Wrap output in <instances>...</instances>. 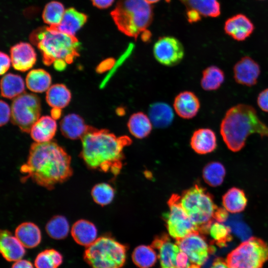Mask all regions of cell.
I'll return each mask as SVG.
<instances>
[{"label": "cell", "mask_w": 268, "mask_h": 268, "mask_svg": "<svg viewBox=\"0 0 268 268\" xmlns=\"http://www.w3.org/2000/svg\"><path fill=\"white\" fill-rule=\"evenodd\" d=\"M22 182L31 179L38 185L53 189L72 175L71 157L56 142H36L31 145L28 159L20 167Z\"/></svg>", "instance_id": "1"}, {"label": "cell", "mask_w": 268, "mask_h": 268, "mask_svg": "<svg viewBox=\"0 0 268 268\" xmlns=\"http://www.w3.org/2000/svg\"><path fill=\"white\" fill-rule=\"evenodd\" d=\"M81 140L80 156L88 168L115 176L119 174L124 149L132 143L129 136H117L108 130L91 127Z\"/></svg>", "instance_id": "2"}, {"label": "cell", "mask_w": 268, "mask_h": 268, "mask_svg": "<svg viewBox=\"0 0 268 268\" xmlns=\"http://www.w3.org/2000/svg\"><path fill=\"white\" fill-rule=\"evenodd\" d=\"M220 133L228 148L235 152L244 147L251 134L268 137V126L260 119L254 107L239 104L226 111L220 124Z\"/></svg>", "instance_id": "3"}, {"label": "cell", "mask_w": 268, "mask_h": 268, "mask_svg": "<svg viewBox=\"0 0 268 268\" xmlns=\"http://www.w3.org/2000/svg\"><path fill=\"white\" fill-rule=\"evenodd\" d=\"M31 42L40 51L46 66L54 64L58 70H64L79 56L80 43L75 36L48 27L39 28L30 35Z\"/></svg>", "instance_id": "4"}, {"label": "cell", "mask_w": 268, "mask_h": 268, "mask_svg": "<svg viewBox=\"0 0 268 268\" xmlns=\"http://www.w3.org/2000/svg\"><path fill=\"white\" fill-rule=\"evenodd\" d=\"M110 14L118 29L135 39L150 25L153 15L144 0H118Z\"/></svg>", "instance_id": "5"}, {"label": "cell", "mask_w": 268, "mask_h": 268, "mask_svg": "<svg viewBox=\"0 0 268 268\" xmlns=\"http://www.w3.org/2000/svg\"><path fill=\"white\" fill-rule=\"evenodd\" d=\"M180 202L198 230L202 234H208L218 208L213 196L205 188L196 184L180 196Z\"/></svg>", "instance_id": "6"}, {"label": "cell", "mask_w": 268, "mask_h": 268, "mask_svg": "<svg viewBox=\"0 0 268 268\" xmlns=\"http://www.w3.org/2000/svg\"><path fill=\"white\" fill-rule=\"evenodd\" d=\"M126 248L114 239L102 236L87 247L84 261L91 268H121L126 259Z\"/></svg>", "instance_id": "7"}, {"label": "cell", "mask_w": 268, "mask_h": 268, "mask_svg": "<svg viewBox=\"0 0 268 268\" xmlns=\"http://www.w3.org/2000/svg\"><path fill=\"white\" fill-rule=\"evenodd\" d=\"M268 261V244L251 237L242 242L227 256L229 268H262Z\"/></svg>", "instance_id": "8"}, {"label": "cell", "mask_w": 268, "mask_h": 268, "mask_svg": "<svg viewBox=\"0 0 268 268\" xmlns=\"http://www.w3.org/2000/svg\"><path fill=\"white\" fill-rule=\"evenodd\" d=\"M11 110L12 123L22 132L30 133L32 127L40 118V101L34 94L23 93L14 98Z\"/></svg>", "instance_id": "9"}, {"label": "cell", "mask_w": 268, "mask_h": 268, "mask_svg": "<svg viewBox=\"0 0 268 268\" xmlns=\"http://www.w3.org/2000/svg\"><path fill=\"white\" fill-rule=\"evenodd\" d=\"M169 211L163 214L169 235L176 240L199 231L180 202V196H171L168 201Z\"/></svg>", "instance_id": "10"}, {"label": "cell", "mask_w": 268, "mask_h": 268, "mask_svg": "<svg viewBox=\"0 0 268 268\" xmlns=\"http://www.w3.org/2000/svg\"><path fill=\"white\" fill-rule=\"evenodd\" d=\"M181 251L188 256L191 265L201 268L208 260L209 255L214 253L212 244H209L204 234L195 231L176 240Z\"/></svg>", "instance_id": "11"}, {"label": "cell", "mask_w": 268, "mask_h": 268, "mask_svg": "<svg viewBox=\"0 0 268 268\" xmlns=\"http://www.w3.org/2000/svg\"><path fill=\"white\" fill-rule=\"evenodd\" d=\"M153 53L160 64L168 67L178 64L184 56V49L181 42L172 36L160 37L154 43Z\"/></svg>", "instance_id": "12"}, {"label": "cell", "mask_w": 268, "mask_h": 268, "mask_svg": "<svg viewBox=\"0 0 268 268\" xmlns=\"http://www.w3.org/2000/svg\"><path fill=\"white\" fill-rule=\"evenodd\" d=\"M233 73L237 83L251 87L257 83L261 73L260 66L251 57L245 56L235 64Z\"/></svg>", "instance_id": "13"}, {"label": "cell", "mask_w": 268, "mask_h": 268, "mask_svg": "<svg viewBox=\"0 0 268 268\" xmlns=\"http://www.w3.org/2000/svg\"><path fill=\"white\" fill-rule=\"evenodd\" d=\"M151 246L159 250L161 268H177V257L181 251L178 245L172 242L166 235L154 239Z\"/></svg>", "instance_id": "14"}, {"label": "cell", "mask_w": 268, "mask_h": 268, "mask_svg": "<svg viewBox=\"0 0 268 268\" xmlns=\"http://www.w3.org/2000/svg\"><path fill=\"white\" fill-rule=\"evenodd\" d=\"M11 63L14 69L25 71L36 63V54L32 46L26 42H20L12 46L10 50Z\"/></svg>", "instance_id": "15"}, {"label": "cell", "mask_w": 268, "mask_h": 268, "mask_svg": "<svg viewBox=\"0 0 268 268\" xmlns=\"http://www.w3.org/2000/svg\"><path fill=\"white\" fill-rule=\"evenodd\" d=\"M224 29L225 33L234 40L243 41L252 33L254 26L246 15L238 14L227 19Z\"/></svg>", "instance_id": "16"}, {"label": "cell", "mask_w": 268, "mask_h": 268, "mask_svg": "<svg viewBox=\"0 0 268 268\" xmlns=\"http://www.w3.org/2000/svg\"><path fill=\"white\" fill-rule=\"evenodd\" d=\"M25 247L11 232L1 230L0 234V251L3 258L8 262L21 260L25 254Z\"/></svg>", "instance_id": "17"}, {"label": "cell", "mask_w": 268, "mask_h": 268, "mask_svg": "<svg viewBox=\"0 0 268 268\" xmlns=\"http://www.w3.org/2000/svg\"><path fill=\"white\" fill-rule=\"evenodd\" d=\"M173 106L179 116L183 119H190L198 114L200 108V102L194 93L185 91L176 96Z\"/></svg>", "instance_id": "18"}, {"label": "cell", "mask_w": 268, "mask_h": 268, "mask_svg": "<svg viewBox=\"0 0 268 268\" xmlns=\"http://www.w3.org/2000/svg\"><path fill=\"white\" fill-rule=\"evenodd\" d=\"M190 144L193 149L198 154L212 152L217 147L216 134L208 128L198 129L191 137Z\"/></svg>", "instance_id": "19"}, {"label": "cell", "mask_w": 268, "mask_h": 268, "mask_svg": "<svg viewBox=\"0 0 268 268\" xmlns=\"http://www.w3.org/2000/svg\"><path fill=\"white\" fill-rule=\"evenodd\" d=\"M90 127L85 124L80 116L75 114L67 115L60 123L63 135L70 139H81Z\"/></svg>", "instance_id": "20"}, {"label": "cell", "mask_w": 268, "mask_h": 268, "mask_svg": "<svg viewBox=\"0 0 268 268\" xmlns=\"http://www.w3.org/2000/svg\"><path fill=\"white\" fill-rule=\"evenodd\" d=\"M87 15L73 7L65 10L60 24L55 27H49L63 33L75 36L76 32L85 24Z\"/></svg>", "instance_id": "21"}, {"label": "cell", "mask_w": 268, "mask_h": 268, "mask_svg": "<svg viewBox=\"0 0 268 268\" xmlns=\"http://www.w3.org/2000/svg\"><path fill=\"white\" fill-rule=\"evenodd\" d=\"M71 234L76 243L87 247L97 239V230L90 221L79 219L73 224Z\"/></svg>", "instance_id": "22"}, {"label": "cell", "mask_w": 268, "mask_h": 268, "mask_svg": "<svg viewBox=\"0 0 268 268\" xmlns=\"http://www.w3.org/2000/svg\"><path fill=\"white\" fill-rule=\"evenodd\" d=\"M57 125L55 119L45 116L40 118L32 127L30 133L36 142L51 141L56 133Z\"/></svg>", "instance_id": "23"}, {"label": "cell", "mask_w": 268, "mask_h": 268, "mask_svg": "<svg viewBox=\"0 0 268 268\" xmlns=\"http://www.w3.org/2000/svg\"><path fill=\"white\" fill-rule=\"evenodd\" d=\"M15 236L25 248H33L41 241V232L37 225L30 222L19 224L15 229Z\"/></svg>", "instance_id": "24"}, {"label": "cell", "mask_w": 268, "mask_h": 268, "mask_svg": "<svg viewBox=\"0 0 268 268\" xmlns=\"http://www.w3.org/2000/svg\"><path fill=\"white\" fill-rule=\"evenodd\" d=\"M130 133L137 138H143L148 136L152 128V123L146 114L138 112L132 115L128 124Z\"/></svg>", "instance_id": "25"}, {"label": "cell", "mask_w": 268, "mask_h": 268, "mask_svg": "<svg viewBox=\"0 0 268 268\" xmlns=\"http://www.w3.org/2000/svg\"><path fill=\"white\" fill-rule=\"evenodd\" d=\"M223 207L229 212L236 213L242 212L247 204V199L243 190L233 187L222 196Z\"/></svg>", "instance_id": "26"}, {"label": "cell", "mask_w": 268, "mask_h": 268, "mask_svg": "<svg viewBox=\"0 0 268 268\" xmlns=\"http://www.w3.org/2000/svg\"><path fill=\"white\" fill-rule=\"evenodd\" d=\"M24 82L19 75L9 73L2 77L0 91L3 97L9 99L15 98L24 93Z\"/></svg>", "instance_id": "27"}, {"label": "cell", "mask_w": 268, "mask_h": 268, "mask_svg": "<svg viewBox=\"0 0 268 268\" xmlns=\"http://www.w3.org/2000/svg\"><path fill=\"white\" fill-rule=\"evenodd\" d=\"M149 117L152 125L158 128H164L172 123L174 114L171 108L164 103L152 104L149 109Z\"/></svg>", "instance_id": "28"}, {"label": "cell", "mask_w": 268, "mask_h": 268, "mask_svg": "<svg viewBox=\"0 0 268 268\" xmlns=\"http://www.w3.org/2000/svg\"><path fill=\"white\" fill-rule=\"evenodd\" d=\"M71 97V93L66 85L56 84L51 86L47 91L46 99L53 108L61 109L69 104Z\"/></svg>", "instance_id": "29"}, {"label": "cell", "mask_w": 268, "mask_h": 268, "mask_svg": "<svg viewBox=\"0 0 268 268\" xmlns=\"http://www.w3.org/2000/svg\"><path fill=\"white\" fill-rule=\"evenodd\" d=\"M26 85L31 91L42 93L50 87L52 78L50 74L43 69H34L28 72L26 77Z\"/></svg>", "instance_id": "30"}, {"label": "cell", "mask_w": 268, "mask_h": 268, "mask_svg": "<svg viewBox=\"0 0 268 268\" xmlns=\"http://www.w3.org/2000/svg\"><path fill=\"white\" fill-rule=\"evenodd\" d=\"M187 9H193L201 15L216 17L220 14V5L217 0H179Z\"/></svg>", "instance_id": "31"}, {"label": "cell", "mask_w": 268, "mask_h": 268, "mask_svg": "<svg viewBox=\"0 0 268 268\" xmlns=\"http://www.w3.org/2000/svg\"><path fill=\"white\" fill-rule=\"evenodd\" d=\"M224 79L223 71L217 66H211L203 70L201 85L205 91H214L221 86Z\"/></svg>", "instance_id": "32"}, {"label": "cell", "mask_w": 268, "mask_h": 268, "mask_svg": "<svg viewBox=\"0 0 268 268\" xmlns=\"http://www.w3.org/2000/svg\"><path fill=\"white\" fill-rule=\"evenodd\" d=\"M132 258L134 263L139 268H150L156 262L157 255L151 246L140 245L134 250Z\"/></svg>", "instance_id": "33"}, {"label": "cell", "mask_w": 268, "mask_h": 268, "mask_svg": "<svg viewBox=\"0 0 268 268\" xmlns=\"http://www.w3.org/2000/svg\"><path fill=\"white\" fill-rule=\"evenodd\" d=\"M225 174V169L221 163L212 162L208 163L204 167L202 177L208 185L216 187L222 183Z\"/></svg>", "instance_id": "34"}, {"label": "cell", "mask_w": 268, "mask_h": 268, "mask_svg": "<svg viewBox=\"0 0 268 268\" xmlns=\"http://www.w3.org/2000/svg\"><path fill=\"white\" fill-rule=\"evenodd\" d=\"M45 228L47 233L51 238L61 240L67 236L69 226L66 217L58 215L54 216L48 222Z\"/></svg>", "instance_id": "35"}, {"label": "cell", "mask_w": 268, "mask_h": 268, "mask_svg": "<svg viewBox=\"0 0 268 268\" xmlns=\"http://www.w3.org/2000/svg\"><path fill=\"white\" fill-rule=\"evenodd\" d=\"M63 262V256L57 250L46 249L38 254L34 261L36 268H58Z\"/></svg>", "instance_id": "36"}, {"label": "cell", "mask_w": 268, "mask_h": 268, "mask_svg": "<svg viewBox=\"0 0 268 268\" xmlns=\"http://www.w3.org/2000/svg\"><path fill=\"white\" fill-rule=\"evenodd\" d=\"M63 4L57 1H52L45 6L42 13L44 22L49 27H55L61 22L65 12Z\"/></svg>", "instance_id": "37"}, {"label": "cell", "mask_w": 268, "mask_h": 268, "mask_svg": "<svg viewBox=\"0 0 268 268\" xmlns=\"http://www.w3.org/2000/svg\"><path fill=\"white\" fill-rule=\"evenodd\" d=\"M208 233L212 239V244L220 247L226 246L232 240L229 227L215 220L211 224Z\"/></svg>", "instance_id": "38"}, {"label": "cell", "mask_w": 268, "mask_h": 268, "mask_svg": "<svg viewBox=\"0 0 268 268\" xmlns=\"http://www.w3.org/2000/svg\"><path fill=\"white\" fill-rule=\"evenodd\" d=\"M91 194L93 201L96 203L104 206L112 201L115 191L109 184L101 183L95 185L92 188Z\"/></svg>", "instance_id": "39"}, {"label": "cell", "mask_w": 268, "mask_h": 268, "mask_svg": "<svg viewBox=\"0 0 268 268\" xmlns=\"http://www.w3.org/2000/svg\"><path fill=\"white\" fill-rule=\"evenodd\" d=\"M0 126H2L6 124L10 119L11 116V110H10L8 105L2 100L0 102Z\"/></svg>", "instance_id": "40"}, {"label": "cell", "mask_w": 268, "mask_h": 268, "mask_svg": "<svg viewBox=\"0 0 268 268\" xmlns=\"http://www.w3.org/2000/svg\"><path fill=\"white\" fill-rule=\"evenodd\" d=\"M257 102L258 106L262 111L268 113V88L259 93Z\"/></svg>", "instance_id": "41"}, {"label": "cell", "mask_w": 268, "mask_h": 268, "mask_svg": "<svg viewBox=\"0 0 268 268\" xmlns=\"http://www.w3.org/2000/svg\"><path fill=\"white\" fill-rule=\"evenodd\" d=\"M177 268H190L191 263L187 254L180 251L177 257Z\"/></svg>", "instance_id": "42"}, {"label": "cell", "mask_w": 268, "mask_h": 268, "mask_svg": "<svg viewBox=\"0 0 268 268\" xmlns=\"http://www.w3.org/2000/svg\"><path fill=\"white\" fill-rule=\"evenodd\" d=\"M0 75L4 74L9 69L11 62V58L6 54L0 52Z\"/></svg>", "instance_id": "43"}, {"label": "cell", "mask_w": 268, "mask_h": 268, "mask_svg": "<svg viewBox=\"0 0 268 268\" xmlns=\"http://www.w3.org/2000/svg\"><path fill=\"white\" fill-rule=\"evenodd\" d=\"M228 216V211L224 207H218L215 212L214 219L215 221L223 223L227 220Z\"/></svg>", "instance_id": "44"}, {"label": "cell", "mask_w": 268, "mask_h": 268, "mask_svg": "<svg viewBox=\"0 0 268 268\" xmlns=\"http://www.w3.org/2000/svg\"><path fill=\"white\" fill-rule=\"evenodd\" d=\"M186 14L188 21L190 23L197 22L201 19L200 13L193 9H187Z\"/></svg>", "instance_id": "45"}, {"label": "cell", "mask_w": 268, "mask_h": 268, "mask_svg": "<svg viewBox=\"0 0 268 268\" xmlns=\"http://www.w3.org/2000/svg\"><path fill=\"white\" fill-rule=\"evenodd\" d=\"M115 0H91L94 6L100 9L107 8L110 6Z\"/></svg>", "instance_id": "46"}, {"label": "cell", "mask_w": 268, "mask_h": 268, "mask_svg": "<svg viewBox=\"0 0 268 268\" xmlns=\"http://www.w3.org/2000/svg\"><path fill=\"white\" fill-rule=\"evenodd\" d=\"M11 268H34L32 263L26 260H20L15 262Z\"/></svg>", "instance_id": "47"}, {"label": "cell", "mask_w": 268, "mask_h": 268, "mask_svg": "<svg viewBox=\"0 0 268 268\" xmlns=\"http://www.w3.org/2000/svg\"><path fill=\"white\" fill-rule=\"evenodd\" d=\"M210 268H229V267L223 259L217 258L215 259Z\"/></svg>", "instance_id": "48"}, {"label": "cell", "mask_w": 268, "mask_h": 268, "mask_svg": "<svg viewBox=\"0 0 268 268\" xmlns=\"http://www.w3.org/2000/svg\"><path fill=\"white\" fill-rule=\"evenodd\" d=\"M151 36V32L146 29L141 33V39L144 42H147L150 39Z\"/></svg>", "instance_id": "49"}, {"label": "cell", "mask_w": 268, "mask_h": 268, "mask_svg": "<svg viewBox=\"0 0 268 268\" xmlns=\"http://www.w3.org/2000/svg\"><path fill=\"white\" fill-rule=\"evenodd\" d=\"M61 109L59 108H53L51 111L52 117L54 119L59 118L61 114Z\"/></svg>", "instance_id": "50"}, {"label": "cell", "mask_w": 268, "mask_h": 268, "mask_svg": "<svg viewBox=\"0 0 268 268\" xmlns=\"http://www.w3.org/2000/svg\"><path fill=\"white\" fill-rule=\"evenodd\" d=\"M145 1H146L147 3L149 4L154 3L155 2H157V1H159L160 0H144Z\"/></svg>", "instance_id": "51"}]
</instances>
